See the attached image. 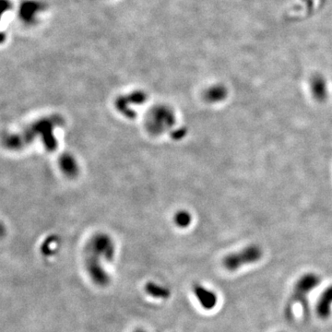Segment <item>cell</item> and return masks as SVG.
I'll return each mask as SVG.
<instances>
[{"instance_id": "obj_1", "label": "cell", "mask_w": 332, "mask_h": 332, "mask_svg": "<svg viewBox=\"0 0 332 332\" xmlns=\"http://www.w3.org/2000/svg\"><path fill=\"white\" fill-rule=\"evenodd\" d=\"M263 256V250L258 244H250L243 249L227 255L223 260L224 268L229 271H237L245 265L254 264Z\"/></svg>"}, {"instance_id": "obj_2", "label": "cell", "mask_w": 332, "mask_h": 332, "mask_svg": "<svg viewBox=\"0 0 332 332\" xmlns=\"http://www.w3.org/2000/svg\"><path fill=\"white\" fill-rule=\"evenodd\" d=\"M320 282V277L314 272L305 273L303 276H301L294 285L289 303L291 305L300 303L305 305L307 294L310 293L317 286H319Z\"/></svg>"}, {"instance_id": "obj_3", "label": "cell", "mask_w": 332, "mask_h": 332, "mask_svg": "<svg viewBox=\"0 0 332 332\" xmlns=\"http://www.w3.org/2000/svg\"><path fill=\"white\" fill-rule=\"evenodd\" d=\"M102 258L95 254L86 251L85 269L93 283L97 286L105 287L110 284L111 277L102 265Z\"/></svg>"}, {"instance_id": "obj_4", "label": "cell", "mask_w": 332, "mask_h": 332, "mask_svg": "<svg viewBox=\"0 0 332 332\" xmlns=\"http://www.w3.org/2000/svg\"><path fill=\"white\" fill-rule=\"evenodd\" d=\"M86 251H89L103 261L111 262L115 257V244L107 235L98 234L91 239Z\"/></svg>"}, {"instance_id": "obj_5", "label": "cell", "mask_w": 332, "mask_h": 332, "mask_svg": "<svg viewBox=\"0 0 332 332\" xmlns=\"http://www.w3.org/2000/svg\"><path fill=\"white\" fill-rule=\"evenodd\" d=\"M309 89L316 102L323 103L328 100L330 95L329 83L323 75H313L309 80Z\"/></svg>"}, {"instance_id": "obj_6", "label": "cell", "mask_w": 332, "mask_h": 332, "mask_svg": "<svg viewBox=\"0 0 332 332\" xmlns=\"http://www.w3.org/2000/svg\"><path fill=\"white\" fill-rule=\"evenodd\" d=\"M193 291L199 305L206 310H211L217 305V294L203 285L196 284L193 286Z\"/></svg>"}, {"instance_id": "obj_7", "label": "cell", "mask_w": 332, "mask_h": 332, "mask_svg": "<svg viewBox=\"0 0 332 332\" xmlns=\"http://www.w3.org/2000/svg\"><path fill=\"white\" fill-rule=\"evenodd\" d=\"M332 285L321 293L317 304V314L320 319H327L332 314Z\"/></svg>"}, {"instance_id": "obj_8", "label": "cell", "mask_w": 332, "mask_h": 332, "mask_svg": "<svg viewBox=\"0 0 332 332\" xmlns=\"http://www.w3.org/2000/svg\"><path fill=\"white\" fill-rule=\"evenodd\" d=\"M229 95V91L224 84H215L207 89L204 93L205 101L209 103H219L224 102Z\"/></svg>"}, {"instance_id": "obj_9", "label": "cell", "mask_w": 332, "mask_h": 332, "mask_svg": "<svg viewBox=\"0 0 332 332\" xmlns=\"http://www.w3.org/2000/svg\"><path fill=\"white\" fill-rule=\"evenodd\" d=\"M144 290L149 296L156 299H168L171 295V291L166 287L155 284L153 282H149L145 285Z\"/></svg>"}, {"instance_id": "obj_10", "label": "cell", "mask_w": 332, "mask_h": 332, "mask_svg": "<svg viewBox=\"0 0 332 332\" xmlns=\"http://www.w3.org/2000/svg\"><path fill=\"white\" fill-rule=\"evenodd\" d=\"M176 223L179 227H188L191 223V216L190 213L183 212V213L177 214L176 217Z\"/></svg>"}, {"instance_id": "obj_11", "label": "cell", "mask_w": 332, "mask_h": 332, "mask_svg": "<svg viewBox=\"0 0 332 332\" xmlns=\"http://www.w3.org/2000/svg\"><path fill=\"white\" fill-rule=\"evenodd\" d=\"M133 332H146L145 331H143V330H142V329H138V330H136V331H134Z\"/></svg>"}]
</instances>
